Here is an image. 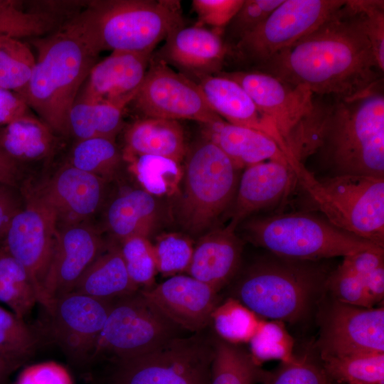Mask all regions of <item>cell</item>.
<instances>
[{
    "instance_id": "cell-19",
    "label": "cell",
    "mask_w": 384,
    "mask_h": 384,
    "mask_svg": "<svg viewBox=\"0 0 384 384\" xmlns=\"http://www.w3.org/2000/svg\"><path fill=\"white\" fill-rule=\"evenodd\" d=\"M105 183L103 178L66 164L33 196L54 212L58 225L84 223L101 206Z\"/></svg>"
},
{
    "instance_id": "cell-49",
    "label": "cell",
    "mask_w": 384,
    "mask_h": 384,
    "mask_svg": "<svg viewBox=\"0 0 384 384\" xmlns=\"http://www.w3.org/2000/svg\"><path fill=\"white\" fill-rule=\"evenodd\" d=\"M28 105L18 94L0 87V125H6L27 114Z\"/></svg>"
},
{
    "instance_id": "cell-35",
    "label": "cell",
    "mask_w": 384,
    "mask_h": 384,
    "mask_svg": "<svg viewBox=\"0 0 384 384\" xmlns=\"http://www.w3.org/2000/svg\"><path fill=\"white\" fill-rule=\"evenodd\" d=\"M39 338L23 319L0 307V356L14 369L35 354Z\"/></svg>"
},
{
    "instance_id": "cell-50",
    "label": "cell",
    "mask_w": 384,
    "mask_h": 384,
    "mask_svg": "<svg viewBox=\"0 0 384 384\" xmlns=\"http://www.w3.org/2000/svg\"><path fill=\"white\" fill-rule=\"evenodd\" d=\"M21 209L9 186L0 184V239H4L12 218Z\"/></svg>"
},
{
    "instance_id": "cell-39",
    "label": "cell",
    "mask_w": 384,
    "mask_h": 384,
    "mask_svg": "<svg viewBox=\"0 0 384 384\" xmlns=\"http://www.w3.org/2000/svg\"><path fill=\"white\" fill-rule=\"evenodd\" d=\"M248 343L250 353L258 365L270 360L288 362L295 356L293 354L294 340L284 322L280 321L262 319Z\"/></svg>"
},
{
    "instance_id": "cell-21",
    "label": "cell",
    "mask_w": 384,
    "mask_h": 384,
    "mask_svg": "<svg viewBox=\"0 0 384 384\" xmlns=\"http://www.w3.org/2000/svg\"><path fill=\"white\" fill-rule=\"evenodd\" d=\"M222 33L203 26H182L171 31L155 58L172 65L194 80L220 72L228 47Z\"/></svg>"
},
{
    "instance_id": "cell-37",
    "label": "cell",
    "mask_w": 384,
    "mask_h": 384,
    "mask_svg": "<svg viewBox=\"0 0 384 384\" xmlns=\"http://www.w3.org/2000/svg\"><path fill=\"white\" fill-rule=\"evenodd\" d=\"M238 300L229 297L214 309L210 324L220 338L235 344L249 342L262 319Z\"/></svg>"
},
{
    "instance_id": "cell-43",
    "label": "cell",
    "mask_w": 384,
    "mask_h": 384,
    "mask_svg": "<svg viewBox=\"0 0 384 384\" xmlns=\"http://www.w3.org/2000/svg\"><path fill=\"white\" fill-rule=\"evenodd\" d=\"M326 292L343 303L365 308L373 307L366 290L363 274L343 261L330 272L326 282Z\"/></svg>"
},
{
    "instance_id": "cell-20",
    "label": "cell",
    "mask_w": 384,
    "mask_h": 384,
    "mask_svg": "<svg viewBox=\"0 0 384 384\" xmlns=\"http://www.w3.org/2000/svg\"><path fill=\"white\" fill-rule=\"evenodd\" d=\"M152 53L112 51L92 68L76 98L92 102H132L147 72Z\"/></svg>"
},
{
    "instance_id": "cell-17",
    "label": "cell",
    "mask_w": 384,
    "mask_h": 384,
    "mask_svg": "<svg viewBox=\"0 0 384 384\" xmlns=\"http://www.w3.org/2000/svg\"><path fill=\"white\" fill-rule=\"evenodd\" d=\"M105 246L97 231L85 222L58 228L53 255L43 287V306L46 310L56 299L73 291Z\"/></svg>"
},
{
    "instance_id": "cell-10",
    "label": "cell",
    "mask_w": 384,
    "mask_h": 384,
    "mask_svg": "<svg viewBox=\"0 0 384 384\" xmlns=\"http://www.w3.org/2000/svg\"><path fill=\"white\" fill-rule=\"evenodd\" d=\"M181 330L139 289L113 301L92 363L102 358L114 363L135 358L181 336Z\"/></svg>"
},
{
    "instance_id": "cell-3",
    "label": "cell",
    "mask_w": 384,
    "mask_h": 384,
    "mask_svg": "<svg viewBox=\"0 0 384 384\" xmlns=\"http://www.w3.org/2000/svg\"><path fill=\"white\" fill-rule=\"evenodd\" d=\"M332 98L315 154L329 176L384 177L383 79L361 94Z\"/></svg>"
},
{
    "instance_id": "cell-8",
    "label": "cell",
    "mask_w": 384,
    "mask_h": 384,
    "mask_svg": "<svg viewBox=\"0 0 384 384\" xmlns=\"http://www.w3.org/2000/svg\"><path fill=\"white\" fill-rule=\"evenodd\" d=\"M83 16L101 51L152 53L183 26L178 0H112L92 4Z\"/></svg>"
},
{
    "instance_id": "cell-42",
    "label": "cell",
    "mask_w": 384,
    "mask_h": 384,
    "mask_svg": "<svg viewBox=\"0 0 384 384\" xmlns=\"http://www.w3.org/2000/svg\"><path fill=\"white\" fill-rule=\"evenodd\" d=\"M261 384H332L321 363L307 355L282 362L274 370H265Z\"/></svg>"
},
{
    "instance_id": "cell-5",
    "label": "cell",
    "mask_w": 384,
    "mask_h": 384,
    "mask_svg": "<svg viewBox=\"0 0 384 384\" xmlns=\"http://www.w3.org/2000/svg\"><path fill=\"white\" fill-rule=\"evenodd\" d=\"M239 84L279 137L282 151L304 164L315 154L322 129L319 100L308 89L258 71L219 72Z\"/></svg>"
},
{
    "instance_id": "cell-6",
    "label": "cell",
    "mask_w": 384,
    "mask_h": 384,
    "mask_svg": "<svg viewBox=\"0 0 384 384\" xmlns=\"http://www.w3.org/2000/svg\"><path fill=\"white\" fill-rule=\"evenodd\" d=\"M289 159L297 183L321 215L337 228L384 247V177L318 178L304 164Z\"/></svg>"
},
{
    "instance_id": "cell-34",
    "label": "cell",
    "mask_w": 384,
    "mask_h": 384,
    "mask_svg": "<svg viewBox=\"0 0 384 384\" xmlns=\"http://www.w3.org/2000/svg\"><path fill=\"white\" fill-rule=\"evenodd\" d=\"M126 160L142 189L149 193L160 197L178 192L183 174L180 163L154 155H140Z\"/></svg>"
},
{
    "instance_id": "cell-1",
    "label": "cell",
    "mask_w": 384,
    "mask_h": 384,
    "mask_svg": "<svg viewBox=\"0 0 384 384\" xmlns=\"http://www.w3.org/2000/svg\"><path fill=\"white\" fill-rule=\"evenodd\" d=\"M256 70L334 98L361 94L383 79L358 0H346L315 29Z\"/></svg>"
},
{
    "instance_id": "cell-12",
    "label": "cell",
    "mask_w": 384,
    "mask_h": 384,
    "mask_svg": "<svg viewBox=\"0 0 384 384\" xmlns=\"http://www.w3.org/2000/svg\"><path fill=\"white\" fill-rule=\"evenodd\" d=\"M346 0H284L233 46L237 58L258 68L319 26Z\"/></svg>"
},
{
    "instance_id": "cell-41",
    "label": "cell",
    "mask_w": 384,
    "mask_h": 384,
    "mask_svg": "<svg viewBox=\"0 0 384 384\" xmlns=\"http://www.w3.org/2000/svg\"><path fill=\"white\" fill-rule=\"evenodd\" d=\"M193 247L190 238L181 233H164L157 237L153 244L157 272L163 276L186 272Z\"/></svg>"
},
{
    "instance_id": "cell-36",
    "label": "cell",
    "mask_w": 384,
    "mask_h": 384,
    "mask_svg": "<svg viewBox=\"0 0 384 384\" xmlns=\"http://www.w3.org/2000/svg\"><path fill=\"white\" fill-rule=\"evenodd\" d=\"M122 159L114 140L94 137L78 141L68 164L106 181L115 174Z\"/></svg>"
},
{
    "instance_id": "cell-24",
    "label": "cell",
    "mask_w": 384,
    "mask_h": 384,
    "mask_svg": "<svg viewBox=\"0 0 384 384\" xmlns=\"http://www.w3.org/2000/svg\"><path fill=\"white\" fill-rule=\"evenodd\" d=\"M193 81L199 85L213 110L222 119L268 135L282 149L275 128L239 84L218 74L202 75Z\"/></svg>"
},
{
    "instance_id": "cell-28",
    "label": "cell",
    "mask_w": 384,
    "mask_h": 384,
    "mask_svg": "<svg viewBox=\"0 0 384 384\" xmlns=\"http://www.w3.org/2000/svg\"><path fill=\"white\" fill-rule=\"evenodd\" d=\"M139 289L128 274L119 245L110 244L83 273L73 292L114 301Z\"/></svg>"
},
{
    "instance_id": "cell-29",
    "label": "cell",
    "mask_w": 384,
    "mask_h": 384,
    "mask_svg": "<svg viewBox=\"0 0 384 384\" xmlns=\"http://www.w3.org/2000/svg\"><path fill=\"white\" fill-rule=\"evenodd\" d=\"M41 119L25 114L4 126L0 146L14 161H37L52 151L55 136Z\"/></svg>"
},
{
    "instance_id": "cell-25",
    "label": "cell",
    "mask_w": 384,
    "mask_h": 384,
    "mask_svg": "<svg viewBox=\"0 0 384 384\" xmlns=\"http://www.w3.org/2000/svg\"><path fill=\"white\" fill-rule=\"evenodd\" d=\"M206 138L220 148L240 170L270 160L289 163L286 154L272 138L223 119L206 125Z\"/></svg>"
},
{
    "instance_id": "cell-14",
    "label": "cell",
    "mask_w": 384,
    "mask_h": 384,
    "mask_svg": "<svg viewBox=\"0 0 384 384\" xmlns=\"http://www.w3.org/2000/svg\"><path fill=\"white\" fill-rule=\"evenodd\" d=\"M321 359L363 353H384V307L365 308L331 299L318 314Z\"/></svg>"
},
{
    "instance_id": "cell-44",
    "label": "cell",
    "mask_w": 384,
    "mask_h": 384,
    "mask_svg": "<svg viewBox=\"0 0 384 384\" xmlns=\"http://www.w3.org/2000/svg\"><path fill=\"white\" fill-rule=\"evenodd\" d=\"M50 21L45 14L25 13L8 1L0 9V36L18 38L43 33L49 29Z\"/></svg>"
},
{
    "instance_id": "cell-23",
    "label": "cell",
    "mask_w": 384,
    "mask_h": 384,
    "mask_svg": "<svg viewBox=\"0 0 384 384\" xmlns=\"http://www.w3.org/2000/svg\"><path fill=\"white\" fill-rule=\"evenodd\" d=\"M229 224L206 233L193 247L188 275L219 291L237 275L242 242Z\"/></svg>"
},
{
    "instance_id": "cell-16",
    "label": "cell",
    "mask_w": 384,
    "mask_h": 384,
    "mask_svg": "<svg viewBox=\"0 0 384 384\" xmlns=\"http://www.w3.org/2000/svg\"><path fill=\"white\" fill-rule=\"evenodd\" d=\"M112 302L72 292L56 299L47 310L53 337L74 365L92 363Z\"/></svg>"
},
{
    "instance_id": "cell-2",
    "label": "cell",
    "mask_w": 384,
    "mask_h": 384,
    "mask_svg": "<svg viewBox=\"0 0 384 384\" xmlns=\"http://www.w3.org/2000/svg\"><path fill=\"white\" fill-rule=\"evenodd\" d=\"M38 57L20 95L54 133L68 135V116L100 50L82 15L36 40Z\"/></svg>"
},
{
    "instance_id": "cell-45",
    "label": "cell",
    "mask_w": 384,
    "mask_h": 384,
    "mask_svg": "<svg viewBox=\"0 0 384 384\" xmlns=\"http://www.w3.org/2000/svg\"><path fill=\"white\" fill-rule=\"evenodd\" d=\"M284 0H244L230 21L228 33L235 43L257 28Z\"/></svg>"
},
{
    "instance_id": "cell-51",
    "label": "cell",
    "mask_w": 384,
    "mask_h": 384,
    "mask_svg": "<svg viewBox=\"0 0 384 384\" xmlns=\"http://www.w3.org/2000/svg\"><path fill=\"white\" fill-rule=\"evenodd\" d=\"M18 177L16 162L11 159L0 146V184L14 186Z\"/></svg>"
},
{
    "instance_id": "cell-38",
    "label": "cell",
    "mask_w": 384,
    "mask_h": 384,
    "mask_svg": "<svg viewBox=\"0 0 384 384\" xmlns=\"http://www.w3.org/2000/svg\"><path fill=\"white\" fill-rule=\"evenodd\" d=\"M36 64L29 47L18 38L0 36V87L21 95L26 89Z\"/></svg>"
},
{
    "instance_id": "cell-26",
    "label": "cell",
    "mask_w": 384,
    "mask_h": 384,
    "mask_svg": "<svg viewBox=\"0 0 384 384\" xmlns=\"http://www.w3.org/2000/svg\"><path fill=\"white\" fill-rule=\"evenodd\" d=\"M161 213L157 197L142 188L130 189L110 202L106 225L119 242L134 236L149 238L158 225Z\"/></svg>"
},
{
    "instance_id": "cell-9",
    "label": "cell",
    "mask_w": 384,
    "mask_h": 384,
    "mask_svg": "<svg viewBox=\"0 0 384 384\" xmlns=\"http://www.w3.org/2000/svg\"><path fill=\"white\" fill-rule=\"evenodd\" d=\"M185 156L177 218L187 233L201 236L231 208L240 169L206 138L196 143Z\"/></svg>"
},
{
    "instance_id": "cell-30",
    "label": "cell",
    "mask_w": 384,
    "mask_h": 384,
    "mask_svg": "<svg viewBox=\"0 0 384 384\" xmlns=\"http://www.w3.org/2000/svg\"><path fill=\"white\" fill-rule=\"evenodd\" d=\"M124 103L92 102L76 98L68 116L70 134L78 141L94 137L114 141L122 125Z\"/></svg>"
},
{
    "instance_id": "cell-52",
    "label": "cell",
    "mask_w": 384,
    "mask_h": 384,
    "mask_svg": "<svg viewBox=\"0 0 384 384\" xmlns=\"http://www.w3.org/2000/svg\"><path fill=\"white\" fill-rule=\"evenodd\" d=\"M14 369L0 356V384H7L10 374Z\"/></svg>"
},
{
    "instance_id": "cell-31",
    "label": "cell",
    "mask_w": 384,
    "mask_h": 384,
    "mask_svg": "<svg viewBox=\"0 0 384 384\" xmlns=\"http://www.w3.org/2000/svg\"><path fill=\"white\" fill-rule=\"evenodd\" d=\"M213 358L210 384H256L265 370L239 344L213 336Z\"/></svg>"
},
{
    "instance_id": "cell-54",
    "label": "cell",
    "mask_w": 384,
    "mask_h": 384,
    "mask_svg": "<svg viewBox=\"0 0 384 384\" xmlns=\"http://www.w3.org/2000/svg\"><path fill=\"white\" fill-rule=\"evenodd\" d=\"M332 384H337V383H333V382H332Z\"/></svg>"
},
{
    "instance_id": "cell-22",
    "label": "cell",
    "mask_w": 384,
    "mask_h": 384,
    "mask_svg": "<svg viewBox=\"0 0 384 384\" xmlns=\"http://www.w3.org/2000/svg\"><path fill=\"white\" fill-rule=\"evenodd\" d=\"M296 183L289 163L270 160L246 167L240 176L228 224L236 229L252 214L278 204Z\"/></svg>"
},
{
    "instance_id": "cell-53",
    "label": "cell",
    "mask_w": 384,
    "mask_h": 384,
    "mask_svg": "<svg viewBox=\"0 0 384 384\" xmlns=\"http://www.w3.org/2000/svg\"><path fill=\"white\" fill-rule=\"evenodd\" d=\"M93 384H102V383H94Z\"/></svg>"
},
{
    "instance_id": "cell-11",
    "label": "cell",
    "mask_w": 384,
    "mask_h": 384,
    "mask_svg": "<svg viewBox=\"0 0 384 384\" xmlns=\"http://www.w3.org/2000/svg\"><path fill=\"white\" fill-rule=\"evenodd\" d=\"M213 336L175 337L156 348L115 363L109 384H210Z\"/></svg>"
},
{
    "instance_id": "cell-48",
    "label": "cell",
    "mask_w": 384,
    "mask_h": 384,
    "mask_svg": "<svg viewBox=\"0 0 384 384\" xmlns=\"http://www.w3.org/2000/svg\"><path fill=\"white\" fill-rule=\"evenodd\" d=\"M16 384H73L70 373L55 362H44L24 368Z\"/></svg>"
},
{
    "instance_id": "cell-15",
    "label": "cell",
    "mask_w": 384,
    "mask_h": 384,
    "mask_svg": "<svg viewBox=\"0 0 384 384\" xmlns=\"http://www.w3.org/2000/svg\"><path fill=\"white\" fill-rule=\"evenodd\" d=\"M54 212L33 195L12 218L3 247L28 273L38 303L43 304V283L52 260L58 232Z\"/></svg>"
},
{
    "instance_id": "cell-33",
    "label": "cell",
    "mask_w": 384,
    "mask_h": 384,
    "mask_svg": "<svg viewBox=\"0 0 384 384\" xmlns=\"http://www.w3.org/2000/svg\"><path fill=\"white\" fill-rule=\"evenodd\" d=\"M330 380L337 384H384V353H363L321 359Z\"/></svg>"
},
{
    "instance_id": "cell-32",
    "label": "cell",
    "mask_w": 384,
    "mask_h": 384,
    "mask_svg": "<svg viewBox=\"0 0 384 384\" xmlns=\"http://www.w3.org/2000/svg\"><path fill=\"white\" fill-rule=\"evenodd\" d=\"M0 301L23 319L38 303L37 294L26 269L0 247Z\"/></svg>"
},
{
    "instance_id": "cell-46",
    "label": "cell",
    "mask_w": 384,
    "mask_h": 384,
    "mask_svg": "<svg viewBox=\"0 0 384 384\" xmlns=\"http://www.w3.org/2000/svg\"><path fill=\"white\" fill-rule=\"evenodd\" d=\"M243 2L244 0H193V9L198 16L196 25H208L223 33Z\"/></svg>"
},
{
    "instance_id": "cell-47",
    "label": "cell",
    "mask_w": 384,
    "mask_h": 384,
    "mask_svg": "<svg viewBox=\"0 0 384 384\" xmlns=\"http://www.w3.org/2000/svg\"><path fill=\"white\" fill-rule=\"evenodd\" d=\"M380 70L384 71V1L358 0Z\"/></svg>"
},
{
    "instance_id": "cell-27",
    "label": "cell",
    "mask_w": 384,
    "mask_h": 384,
    "mask_svg": "<svg viewBox=\"0 0 384 384\" xmlns=\"http://www.w3.org/2000/svg\"><path fill=\"white\" fill-rule=\"evenodd\" d=\"M123 158L154 155L181 163L186 154L183 130L176 120L146 117L134 122L124 134Z\"/></svg>"
},
{
    "instance_id": "cell-13",
    "label": "cell",
    "mask_w": 384,
    "mask_h": 384,
    "mask_svg": "<svg viewBox=\"0 0 384 384\" xmlns=\"http://www.w3.org/2000/svg\"><path fill=\"white\" fill-rule=\"evenodd\" d=\"M132 102L146 117L189 119L206 125L223 119L195 81L153 55Z\"/></svg>"
},
{
    "instance_id": "cell-4",
    "label": "cell",
    "mask_w": 384,
    "mask_h": 384,
    "mask_svg": "<svg viewBox=\"0 0 384 384\" xmlns=\"http://www.w3.org/2000/svg\"><path fill=\"white\" fill-rule=\"evenodd\" d=\"M319 261L272 254L240 274L232 287L231 297L259 317L282 322L301 321L326 293L331 272Z\"/></svg>"
},
{
    "instance_id": "cell-7",
    "label": "cell",
    "mask_w": 384,
    "mask_h": 384,
    "mask_svg": "<svg viewBox=\"0 0 384 384\" xmlns=\"http://www.w3.org/2000/svg\"><path fill=\"white\" fill-rule=\"evenodd\" d=\"M244 232L252 243L272 254L300 260L318 261L384 249L337 228L321 215L309 212L253 218L244 224Z\"/></svg>"
},
{
    "instance_id": "cell-18",
    "label": "cell",
    "mask_w": 384,
    "mask_h": 384,
    "mask_svg": "<svg viewBox=\"0 0 384 384\" xmlns=\"http://www.w3.org/2000/svg\"><path fill=\"white\" fill-rule=\"evenodd\" d=\"M140 290L173 323L194 334L210 325L212 314L220 304L217 291L189 275H174Z\"/></svg>"
},
{
    "instance_id": "cell-40",
    "label": "cell",
    "mask_w": 384,
    "mask_h": 384,
    "mask_svg": "<svg viewBox=\"0 0 384 384\" xmlns=\"http://www.w3.org/2000/svg\"><path fill=\"white\" fill-rule=\"evenodd\" d=\"M118 245L132 282L140 289L152 287L158 272L153 244L149 238L131 237Z\"/></svg>"
}]
</instances>
